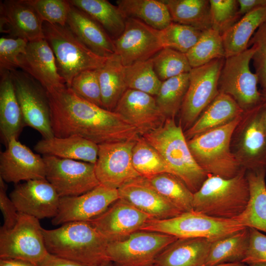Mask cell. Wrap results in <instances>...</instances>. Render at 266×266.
<instances>
[{"label": "cell", "instance_id": "obj_1", "mask_svg": "<svg viewBox=\"0 0 266 266\" xmlns=\"http://www.w3.org/2000/svg\"><path fill=\"white\" fill-rule=\"evenodd\" d=\"M47 92L56 137L78 135L99 145L140 136L119 114L83 99L66 85Z\"/></svg>", "mask_w": 266, "mask_h": 266}, {"label": "cell", "instance_id": "obj_2", "mask_svg": "<svg viewBox=\"0 0 266 266\" xmlns=\"http://www.w3.org/2000/svg\"><path fill=\"white\" fill-rule=\"evenodd\" d=\"M45 246L51 254L89 266L110 262L107 240L88 222L65 223L52 230L43 228Z\"/></svg>", "mask_w": 266, "mask_h": 266}, {"label": "cell", "instance_id": "obj_3", "mask_svg": "<svg viewBox=\"0 0 266 266\" xmlns=\"http://www.w3.org/2000/svg\"><path fill=\"white\" fill-rule=\"evenodd\" d=\"M161 155L170 173L180 178L194 194L207 178L189 148L184 131L175 119H166L157 129L141 135Z\"/></svg>", "mask_w": 266, "mask_h": 266}, {"label": "cell", "instance_id": "obj_4", "mask_svg": "<svg viewBox=\"0 0 266 266\" xmlns=\"http://www.w3.org/2000/svg\"><path fill=\"white\" fill-rule=\"evenodd\" d=\"M246 172L243 168L230 179L208 175L194 194L193 210L215 218L238 217L245 210L250 197Z\"/></svg>", "mask_w": 266, "mask_h": 266}, {"label": "cell", "instance_id": "obj_5", "mask_svg": "<svg viewBox=\"0 0 266 266\" xmlns=\"http://www.w3.org/2000/svg\"><path fill=\"white\" fill-rule=\"evenodd\" d=\"M241 116L187 140L196 162L208 175L230 179L243 169L231 149L232 136Z\"/></svg>", "mask_w": 266, "mask_h": 266}, {"label": "cell", "instance_id": "obj_6", "mask_svg": "<svg viewBox=\"0 0 266 266\" xmlns=\"http://www.w3.org/2000/svg\"><path fill=\"white\" fill-rule=\"evenodd\" d=\"M44 39L54 54L58 72L70 87L80 72L100 68L107 60L91 50L68 27L43 22Z\"/></svg>", "mask_w": 266, "mask_h": 266}, {"label": "cell", "instance_id": "obj_7", "mask_svg": "<svg viewBox=\"0 0 266 266\" xmlns=\"http://www.w3.org/2000/svg\"><path fill=\"white\" fill-rule=\"evenodd\" d=\"M245 228L235 220L215 218L193 210L169 219H150L139 230L161 233L177 238H203L213 242Z\"/></svg>", "mask_w": 266, "mask_h": 266}, {"label": "cell", "instance_id": "obj_8", "mask_svg": "<svg viewBox=\"0 0 266 266\" xmlns=\"http://www.w3.org/2000/svg\"><path fill=\"white\" fill-rule=\"evenodd\" d=\"M231 149L246 171L266 168V125L264 101L244 111L233 132Z\"/></svg>", "mask_w": 266, "mask_h": 266}, {"label": "cell", "instance_id": "obj_9", "mask_svg": "<svg viewBox=\"0 0 266 266\" xmlns=\"http://www.w3.org/2000/svg\"><path fill=\"white\" fill-rule=\"evenodd\" d=\"M49 253L39 219L19 213L12 228H0V258L21 260L40 266Z\"/></svg>", "mask_w": 266, "mask_h": 266}, {"label": "cell", "instance_id": "obj_10", "mask_svg": "<svg viewBox=\"0 0 266 266\" xmlns=\"http://www.w3.org/2000/svg\"><path fill=\"white\" fill-rule=\"evenodd\" d=\"M254 50L251 46L239 54L225 58L218 80L219 92L231 96L244 111L263 102L262 93L257 87L258 76L250 68Z\"/></svg>", "mask_w": 266, "mask_h": 266}, {"label": "cell", "instance_id": "obj_11", "mask_svg": "<svg viewBox=\"0 0 266 266\" xmlns=\"http://www.w3.org/2000/svg\"><path fill=\"white\" fill-rule=\"evenodd\" d=\"M225 59L214 60L190 71L188 88L179 113V123L184 132L218 94V80Z\"/></svg>", "mask_w": 266, "mask_h": 266}, {"label": "cell", "instance_id": "obj_12", "mask_svg": "<svg viewBox=\"0 0 266 266\" xmlns=\"http://www.w3.org/2000/svg\"><path fill=\"white\" fill-rule=\"evenodd\" d=\"M177 238L161 233L139 230L124 239L108 242L107 255L116 266H149Z\"/></svg>", "mask_w": 266, "mask_h": 266}, {"label": "cell", "instance_id": "obj_13", "mask_svg": "<svg viewBox=\"0 0 266 266\" xmlns=\"http://www.w3.org/2000/svg\"><path fill=\"white\" fill-rule=\"evenodd\" d=\"M10 73L25 126L37 131L43 138L55 136L47 91L23 71L15 69Z\"/></svg>", "mask_w": 266, "mask_h": 266}, {"label": "cell", "instance_id": "obj_14", "mask_svg": "<svg viewBox=\"0 0 266 266\" xmlns=\"http://www.w3.org/2000/svg\"><path fill=\"white\" fill-rule=\"evenodd\" d=\"M42 157L46 179L60 197L79 196L100 184L94 164L49 155Z\"/></svg>", "mask_w": 266, "mask_h": 266}, {"label": "cell", "instance_id": "obj_15", "mask_svg": "<svg viewBox=\"0 0 266 266\" xmlns=\"http://www.w3.org/2000/svg\"><path fill=\"white\" fill-rule=\"evenodd\" d=\"M136 139L116 141L99 145L95 172L100 184L118 189L140 177L133 167L132 149Z\"/></svg>", "mask_w": 266, "mask_h": 266}, {"label": "cell", "instance_id": "obj_16", "mask_svg": "<svg viewBox=\"0 0 266 266\" xmlns=\"http://www.w3.org/2000/svg\"><path fill=\"white\" fill-rule=\"evenodd\" d=\"M113 42L124 66L151 59L163 48L160 31L133 18L126 19L124 31Z\"/></svg>", "mask_w": 266, "mask_h": 266}, {"label": "cell", "instance_id": "obj_17", "mask_svg": "<svg viewBox=\"0 0 266 266\" xmlns=\"http://www.w3.org/2000/svg\"><path fill=\"white\" fill-rule=\"evenodd\" d=\"M119 198L118 189L101 184L79 196L61 197L58 213L52 223L56 226L89 221L104 212Z\"/></svg>", "mask_w": 266, "mask_h": 266}, {"label": "cell", "instance_id": "obj_18", "mask_svg": "<svg viewBox=\"0 0 266 266\" xmlns=\"http://www.w3.org/2000/svg\"><path fill=\"white\" fill-rule=\"evenodd\" d=\"M9 197L19 213L38 219L56 216L61 198L46 178L31 180L17 184Z\"/></svg>", "mask_w": 266, "mask_h": 266}, {"label": "cell", "instance_id": "obj_19", "mask_svg": "<svg viewBox=\"0 0 266 266\" xmlns=\"http://www.w3.org/2000/svg\"><path fill=\"white\" fill-rule=\"evenodd\" d=\"M153 219L127 201L119 199L102 214L87 221L108 242L121 240Z\"/></svg>", "mask_w": 266, "mask_h": 266}, {"label": "cell", "instance_id": "obj_20", "mask_svg": "<svg viewBox=\"0 0 266 266\" xmlns=\"http://www.w3.org/2000/svg\"><path fill=\"white\" fill-rule=\"evenodd\" d=\"M0 154V177L5 182L45 179V165L42 157L33 153L17 138H11Z\"/></svg>", "mask_w": 266, "mask_h": 266}, {"label": "cell", "instance_id": "obj_21", "mask_svg": "<svg viewBox=\"0 0 266 266\" xmlns=\"http://www.w3.org/2000/svg\"><path fill=\"white\" fill-rule=\"evenodd\" d=\"M113 111L133 126L140 135L157 129L166 120L155 97L129 89L120 98Z\"/></svg>", "mask_w": 266, "mask_h": 266}, {"label": "cell", "instance_id": "obj_22", "mask_svg": "<svg viewBox=\"0 0 266 266\" xmlns=\"http://www.w3.org/2000/svg\"><path fill=\"white\" fill-rule=\"evenodd\" d=\"M43 22L25 0L0 2V32L28 42L44 39Z\"/></svg>", "mask_w": 266, "mask_h": 266}, {"label": "cell", "instance_id": "obj_23", "mask_svg": "<svg viewBox=\"0 0 266 266\" xmlns=\"http://www.w3.org/2000/svg\"><path fill=\"white\" fill-rule=\"evenodd\" d=\"M19 67L51 92L65 86L53 51L45 39L29 42L25 53L19 58Z\"/></svg>", "mask_w": 266, "mask_h": 266}, {"label": "cell", "instance_id": "obj_24", "mask_svg": "<svg viewBox=\"0 0 266 266\" xmlns=\"http://www.w3.org/2000/svg\"><path fill=\"white\" fill-rule=\"evenodd\" d=\"M118 190L120 199L152 219H169L183 213L158 193L142 177L125 184Z\"/></svg>", "mask_w": 266, "mask_h": 266}, {"label": "cell", "instance_id": "obj_25", "mask_svg": "<svg viewBox=\"0 0 266 266\" xmlns=\"http://www.w3.org/2000/svg\"><path fill=\"white\" fill-rule=\"evenodd\" d=\"M66 26L96 54L106 58L115 54L113 40L104 29L85 12L72 5Z\"/></svg>", "mask_w": 266, "mask_h": 266}, {"label": "cell", "instance_id": "obj_26", "mask_svg": "<svg viewBox=\"0 0 266 266\" xmlns=\"http://www.w3.org/2000/svg\"><path fill=\"white\" fill-rule=\"evenodd\" d=\"M211 242L203 238H178L157 257L159 266H204Z\"/></svg>", "mask_w": 266, "mask_h": 266}, {"label": "cell", "instance_id": "obj_27", "mask_svg": "<svg viewBox=\"0 0 266 266\" xmlns=\"http://www.w3.org/2000/svg\"><path fill=\"white\" fill-rule=\"evenodd\" d=\"M34 150L43 155L71 159L95 164L99 153V145L78 135H71L38 141Z\"/></svg>", "mask_w": 266, "mask_h": 266}, {"label": "cell", "instance_id": "obj_28", "mask_svg": "<svg viewBox=\"0 0 266 266\" xmlns=\"http://www.w3.org/2000/svg\"><path fill=\"white\" fill-rule=\"evenodd\" d=\"M25 126L10 71H0V135L6 146L12 138H18Z\"/></svg>", "mask_w": 266, "mask_h": 266}, {"label": "cell", "instance_id": "obj_29", "mask_svg": "<svg viewBox=\"0 0 266 266\" xmlns=\"http://www.w3.org/2000/svg\"><path fill=\"white\" fill-rule=\"evenodd\" d=\"M244 111L231 96L219 93L194 124L184 132L187 140L223 126L241 116Z\"/></svg>", "mask_w": 266, "mask_h": 266}, {"label": "cell", "instance_id": "obj_30", "mask_svg": "<svg viewBox=\"0 0 266 266\" xmlns=\"http://www.w3.org/2000/svg\"><path fill=\"white\" fill-rule=\"evenodd\" d=\"M250 197L243 212L233 220L245 227L266 233V168L246 172Z\"/></svg>", "mask_w": 266, "mask_h": 266}, {"label": "cell", "instance_id": "obj_31", "mask_svg": "<svg viewBox=\"0 0 266 266\" xmlns=\"http://www.w3.org/2000/svg\"><path fill=\"white\" fill-rule=\"evenodd\" d=\"M266 21V5L243 15L222 34L225 58L239 54L248 47L253 34Z\"/></svg>", "mask_w": 266, "mask_h": 266}, {"label": "cell", "instance_id": "obj_32", "mask_svg": "<svg viewBox=\"0 0 266 266\" xmlns=\"http://www.w3.org/2000/svg\"><path fill=\"white\" fill-rule=\"evenodd\" d=\"M116 4L126 19L138 20L159 31L172 22L163 0H118Z\"/></svg>", "mask_w": 266, "mask_h": 266}, {"label": "cell", "instance_id": "obj_33", "mask_svg": "<svg viewBox=\"0 0 266 266\" xmlns=\"http://www.w3.org/2000/svg\"><path fill=\"white\" fill-rule=\"evenodd\" d=\"M124 66L114 54L98 68L103 107L113 111L118 101L128 89L124 78Z\"/></svg>", "mask_w": 266, "mask_h": 266}, {"label": "cell", "instance_id": "obj_34", "mask_svg": "<svg viewBox=\"0 0 266 266\" xmlns=\"http://www.w3.org/2000/svg\"><path fill=\"white\" fill-rule=\"evenodd\" d=\"M73 6L82 10L96 21L113 40L125 28L126 18L117 5L106 0H68Z\"/></svg>", "mask_w": 266, "mask_h": 266}, {"label": "cell", "instance_id": "obj_35", "mask_svg": "<svg viewBox=\"0 0 266 266\" xmlns=\"http://www.w3.org/2000/svg\"><path fill=\"white\" fill-rule=\"evenodd\" d=\"M172 22L203 31L212 28L209 0H163Z\"/></svg>", "mask_w": 266, "mask_h": 266}, {"label": "cell", "instance_id": "obj_36", "mask_svg": "<svg viewBox=\"0 0 266 266\" xmlns=\"http://www.w3.org/2000/svg\"><path fill=\"white\" fill-rule=\"evenodd\" d=\"M249 228L211 243L205 266L231 263H242L249 242Z\"/></svg>", "mask_w": 266, "mask_h": 266}, {"label": "cell", "instance_id": "obj_37", "mask_svg": "<svg viewBox=\"0 0 266 266\" xmlns=\"http://www.w3.org/2000/svg\"><path fill=\"white\" fill-rule=\"evenodd\" d=\"M145 179L158 193L183 212L193 210L194 193L178 177L163 173Z\"/></svg>", "mask_w": 266, "mask_h": 266}, {"label": "cell", "instance_id": "obj_38", "mask_svg": "<svg viewBox=\"0 0 266 266\" xmlns=\"http://www.w3.org/2000/svg\"><path fill=\"white\" fill-rule=\"evenodd\" d=\"M189 84V73L162 81L155 97L157 105L166 119H175L179 113Z\"/></svg>", "mask_w": 266, "mask_h": 266}, {"label": "cell", "instance_id": "obj_39", "mask_svg": "<svg viewBox=\"0 0 266 266\" xmlns=\"http://www.w3.org/2000/svg\"><path fill=\"white\" fill-rule=\"evenodd\" d=\"M132 160L135 170L144 178L163 173H170L161 155L141 135L136 139L133 148Z\"/></svg>", "mask_w": 266, "mask_h": 266}, {"label": "cell", "instance_id": "obj_40", "mask_svg": "<svg viewBox=\"0 0 266 266\" xmlns=\"http://www.w3.org/2000/svg\"><path fill=\"white\" fill-rule=\"evenodd\" d=\"M186 55L192 68L217 59L225 58L222 35L212 28L202 31L198 41Z\"/></svg>", "mask_w": 266, "mask_h": 266}, {"label": "cell", "instance_id": "obj_41", "mask_svg": "<svg viewBox=\"0 0 266 266\" xmlns=\"http://www.w3.org/2000/svg\"><path fill=\"white\" fill-rule=\"evenodd\" d=\"M124 74L127 89L154 97L158 94L162 83L154 69L152 58L124 66Z\"/></svg>", "mask_w": 266, "mask_h": 266}, {"label": "cell", "instance_id": "obj_42", "mask_svg": "<svg viewBox=\"0 0 266 266\" xmlns=\"http://www.w3.org/2000/svg\"><path fill=\"white\" fill-rule=\"evenodd\" d=\"M154 69L162 81L184 73L192 69L186 54L164 48L152 58Z\"/></svg>", "mask_w": 266, "mask_h": 266}, {"label": "cell", "instance_id": "obj_43", "mask_svg": "<svg viewBox=\"0 0 266 266\" xmlns=\"http://www.w3.org/2000/svg\"><path fill=\"white\" fill-rule=\"evenodd\" d=\"M202 32L194 27L172 22L160 31V37L163 48L186 54L198 41Z\"/></svg>", "mask_w": 266, "mask_h": 266}, {"label": "cell", "instance_id": "obj_44", "mask_svg": "<svg viewBox=\"0 0 266 266\" xmlns=\"http://www.w3.org/2000/svg\"><path fill=\"white\" fill-rule=\"evenodd\" d=\"M43 22L66 25L71 4L68 0H25Z\"/></svg>", "mask_w": 266, "mask_h": 266}, {"label": "cell", "instance_id": "obj_45", "mask_svg": "<svg viewBox=\"0 0 266 266\" xmlns=\"http://www.w3.org/2000/svg\"><path fill=\"white\" fill-rule=\"evenodd\" d=\"M70 88L83 99L103 107L98 68L84 70L77 74Z\"/></svg>", "mask_w": 266, "mask_h": 266}, {"label": "cell", "instance_id": "obj_46", "mask_svg": "<svg viewBox=\"0 0 266 266\" xmlns=\"http://www.w3.org/2000/svg\"><path fill=\"white\" fill-rule=\"evenodd\" d=\"M212 28L221 35L236 22L239 17L236 0H210Z\"/></svg>", "mask_w": 266, "mask_h": 266}, {"label": "cell", "instance_id": "obj_47", "mask_svg": "<svg viewBox=\"0 0 266 266\" xmlns=\"http://www.w3.org/2000/svg\"><path fill=\"white\" fill-rule=\"evenodd\" d=\"M254 48L252 58L255 74L262 91L266 92V21L256 30L250 39L249 46Z\"/></svg>", "mask_w": 266, "mask_h": 266}, {"label": "cell", "instance_id": "obj_48", "mask_svg": "<svg viewBox=\"0 0 266 266\" xmlns=\"http://www.w3.org/2000/svg\"><path fill=\"white\" fill-rule=\"evenodd\" d=\"M28 42L20 38H0V71H10L19 67V58L25 53Z\"/></svg>", "mask_w": 266, "mask_h": 266}, {"label": "cell", "instance_id": "obj_49", "mask_svg": "<svg viewBox=\"0 0 266 266\" xmlns=\"http://www.w3.org/2000/svg\"><path fill=\"white\" fill-rule=\"evenodd\" d=\"M249 230V245L242 263L250 265L266 263V235L253 228Z\"/></svg>", "mask_w": 266, "mask_h": 266}, {"label": "cell", "instance_id": "obj_50", "mask_svg": "<svg viewBox=\"0 0 266 266\" xmlns=\"http://www.w3.org/2000/svg\"><path fill=\"white\" fill-rule=\"evenodd\" d=\"M6 190L5 181L0 177V209L4 220L2 227L10 229L16 223L19 213L12 200L7 196Z\"/></svg>", "mask_w": 266, "mask_h": 266}, {"label": "cell", "instance_id": "obj_51", "mask_svg": "<svg viewBox=\"0 0 266 266\" xmlns=\"http://www.w3.org/2000/svg\"><path fill=\"white\" fill-rule=\"evenodd\" d=\"M40 266H89L87 265L60 257L50 253Z\"/></svg>", "mask_w": 266, "mask_h": 266}, {"label": "cell", "instance_id": "obj_52", "mask_svg": "<svg viewBox=\"0 0 266 266\" xmlns=\"http://www.w3.org/2000/svg\"><path fill=\"white\" fill-rule=\"evenodd\" d=\"M237 2L240 15H244L258 7L266 5V0H238Z\"/></svg>", "mask_w": 266, "mask_h": 266}, {"label": "cell", "instance_id": "obj_53", "mask_svg": "<svg viewBox=\"0 0 266 266\" xmlns=\"http://www.w3.org/2000/svg\"><path fill=\"white\" fill-rule=\"evenodd\" d=\"M0 266H36L21 260L8 258L0 259Z\"/></svg>", "mask_w": 266, "mask_h": 266}, {"label": "cell", "instance_id": "obj_54", "mask_svg": "<svg viewBox=\"0 0 266 266\" xmlns=\"http://www.w3.org/2000/svg\"><path fill=\"white\" fill-rule=\"evenodd\" d=\"M246 264L242 263H231L218 264L213 266H247Z\"/></svg>", "mask_w": 266, "mask_h": 266}, {"label": "cell", "instance_id": "obj_55", "mask_svg": "<svg viewBox=\"0 0 266 266\" xmlns=\"http://www.w3.org/2000/svg\"><path fill=\"white\" fill-rule=\"evenodd\" d=\"M264 101V111H265V123L266 125V92L261 91Z\"/></svg>", "mask_w": 266, "mask_h": 266}, {"label": "cell", "instance_id": "obj_56", "mask_svg": "<svg viewBox=\"0 0 266 266\" xmlns=\"http://www.w3.org/2000/svg\"><path fill=\"white\" fill-rule=\"evenodd\" d=\"M247 266H266V263L253 264L250 265H247Z\"/></svg>", "mask_w": 266, "mask_h": 266}, {"label": "cell", "instance_id": "obj_57", "mask_svg": "<svg viewBox=\"0 0 266 266\" xmlns=\"http://www.w3.org/2000/svg\"><path fill=\"white\" fill-rule=\"evenodd\" d=\"M101 266H116L115 265H114L113 263L111 262H108L103 265H102Z\"/></svg>", "mask_w": 266, "mask_h": 266}, {"label": "cell", "instance_id": "obj_58", "mask_svg": "<svg viewBox=\"0 0 266 266\" xmlns=\"http://www.w3.org/2000/svg\"><path fill=\"white\" fill-rule=\"evenodd\" d=\"M158 266L157 265L155 264H153L150 266Z\"/></svg>", "mask_w": 266, "mask_h": 266}]
</instances>
